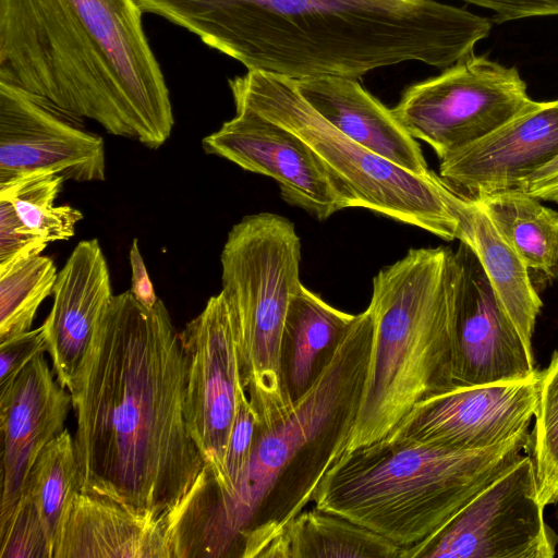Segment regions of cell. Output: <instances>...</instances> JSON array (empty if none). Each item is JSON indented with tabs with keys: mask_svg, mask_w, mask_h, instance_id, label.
<instances>
[{
	"mask_svg": "<svg viewBox=\"0 0 558 558\" xmlns=\"http://www.w3.org/2000/svg\"><path fill=\"white\" fill-rule=\"evenodd\" d=\"M81 492L165 515L206 461L187 428L186 362L159 299L113 295L70 391Z\"/></svg>",
	"mask_w": 558,
	"mask_h": 558,
	"instance_id": "6da1fadb",
	"label": "cell"
},
{
	"mask_svg": "<svg viewBox=\"0 0 558 558\" xmlns=\"http://www.w3.org/2000/svg\"><path fill=\"white\" fill-rule=\"evenodd\" d=\"M135 1L248 71L292 80H356L404 61L445 70L492 29L488 19L435 0Z\"/></svg>",
	"mask_w": 558,
	"mask_h": 558,
	"instance_id": "7a4b0ae2",
	"label": "cell"
},
{
	"mask_svg": "<svg viewBox=\"0 0 558 558\" xmlns=\"http://www.w3.org/2000/svg\"><path fill=\"white\" fill-rule=\"evenodd\" d=\"M135 0H0V83L151 149L169 90Z\"/></svg>",
	"mask_w": 558,
	"mask_h": 558,
	"instance_id": "3957f363",
	"label": "cell"
},
{
	"mask_svg": "<svg viewBox=\"0 0 558 558\" xmlns=\"http://www.w3.org/2000/svg\"><path fill=\"white\" fill-rule=\"evenodd\" d=\"M374 340L368 307L355 318L331 359L290 411L257 423L242 478L226 501L217 493L222 557L258 558L264 546L302 512L345 452L361 405Z\"/></svg>",
	"mask_w": 558,
	"mask_h": 558,
	"instance_id": "277c9868",
	"label": "cell"
},
{
	"mask_svg": "<svg viewBox=\"0 0 558 558\" xmlns=\"http://www.w3.org/2000/svg\"><path fill=\"white\" fill-rule=\"evenodd\" d=\"M532 445L527 429L478 450L384 437L344 452L319 483L314 507L407 548L436 533Z\"/></svg>",
	"mask_w": 558,
	"mask_h": 558,
	"instance_id": "5b68a950",
	"label": "cell"
},
{
	"mask_svg": "<svg viewBox=\"0 0 558 558\" xmlns=\"http://www.w3.org/2000/svg\"><path fill=\"white\" fill-rule=\"evenodd\" d=\"M454 264L448 247L411 248L373 279L374 340L345 452L386 437L418 402L453 388Z\"/></svg>",
	"mask_w": 558,
	"mask_h": 558,
	"instance_id": "8992f818",
	"label": "cell"
},
{
	"mask_svg": "<svg viewBox=\"0 0 558 558\" xmlns=\"http://www.w3.org/2000/svg\"><path fill=\"white\" fill-rule=\"evenodd\" d=\"M235 107L248 108L299 137L351 203L418 227L446 241L458 239L451 187L434 171L417 175L351 140L308 105L284 76L247 71L229 80Z\"/></svg>",
	"mask_w": 558,
	"mask_h": 558,
	"instance_id": "52a82bcc",
	"label": "cell"
},
{
	"mask_svg": "<svg viewBox=\"0 0 558 558\" xmlns=\"http://www.w3.org/2000/svg\"><path fill=\"white\" fill-rule=\"evenodd\" d=\"M223 293L234 318L242 384L258 423L293 404L280 377V342L292 295L300 289L301 240L294 225L271 213L247 215L228 233L221 256Z\"/></svg>",
	"mask_w": 558,
	"mask_h": 558,
	"instance_id": "ba28073f",
	"label": "cell"
},
{
	"mask_svg": "<svg viewBox=\"0 0 558 558\" xmlns=\"http://www.w3.org/2000/svg\"><path fill=\"white\" fill-rule=\"evenodd\" d=\"M515 66L474 52L439 75L410 86L392 113L439 160L535 108Z\"/></svg>",
	"mask_w": 558,
	"mask_h": 558,
	"instance_id": "9c48e42d",
	"label": "cell"
},
{
	"mask_svg": "<svg viewBox=\"0 0 558 558\" xmlns=\"http://www.w3.org/2000/svg\"><path fill=\"white\" fill-rule=\"evenodd\" d=\"M534 459L523 454L444 526L399 558H551L557 537L544 520Z\"/></svg>",
	"mask_w": 558,
	"mask_h": 558,
	"instance_id": "30bf717a",
	"label": "cell"
},
{
	"mask_svg": "<svg viewBox=\"0 0 558 558\" xmlns=\"http://www.w3.org/2000/svg\"><path fill=\"white\" fill-rule=\"evenodd\" d=\"M179 337L186 362L187 428L218 481L240 399L246 392L235 323L221 291L207 301Z\"/></svg>",
	"mask_w": 558,
	"mask_h": 558,
	"instance_id": "8fae6325",
	"label": "cell"
},
{
	"mask_svg": "<svg viewBox=\"0 0 558 558\" xmlns=\"http://www.w3.org/2000/svg\"><path fill=\"white\" fill-rule=\"evenodd\" d=\"M453 264V386L518 381L537 375L532 347L522 338L466 243L460 241Z\"/></svg>",
	"mask_w": 558,
	"mask_h": 558,
	"instance_id": "7c38bea8",
	"label": "cell"
},
{
	"mask_svg": "<svg viewBox=\"0 0 558 558\" xmlns=\"http://www.w3.org/2000/svg\"><path fill=\"white\" fill-rule=\"evenodd\" d=\"M541 372L518 381L453 387L415 404L386 436L478 450L527 429L535 415Z\"/></svg>",
	"mask_w": 558,
	"mask_h": 558,
	"instance_id": "4fadbf2b",
	"label": "cell"
},
{
	"mask_svg": "<svg viewBox=\"0 0 558 558\" xmlns=\"http://www.w3.org/2000/svg\"><path fill=\"white\" fill-rule=\"evenodd\" d=\"M202 140L208 155L274 179L281 197L318 220L351 207V203L312 150L294 134L245 108Z\"/></svg>",
	"mask_w": 558,
	"mask_h": 558,
	"instance_id": "5bb4252c",
	"label": "cell"
},
{
	"mask_svg": "<svg viewBox=\"0 0 558 558\" xmlns=\"http://www.w3.org/2000/svg\"><path fill=\"white\" fill-rule=\"evenodd\" d=\"M82 120L0 83V181L40 170L104 181L105 142Z\"/></svg>",
	"mask_w": 558,
	"mask_h": 558,
	"instance_id": "9a60e30c",
	"label": "cell"
},
{
	"mask_svg": "<svg viewBox=\"0 0 558 558\" xmlns=\"http://www.w3.org/2000/svg\"><path fill=\"white\" fill-rule=\"evenodd\" d=\"M558 156V99L537 106L440 160L439 177L468 198L518 187Z\"/></svg>",
	"mask_w": 558,
	"mask_h": 558,
	"instance_id": "2e32d148",
	"label": "cell"
},
{
	"mask_svg": "<svg viewBox=\"0 0 558 558\" xmlns=\"http://www.w3.org/2000/svg\"><path fill=\"white\" fill-rule=\"evenodd\" d=\"M71 393L39 355L0 393L3 436L0 530L12 519L24 497L31 470L41 450L64 430Z\"/></svg>",
	"mask_w": 558,
	"mask_h": 558,
	"instance_id": "e0dca14e",
	"label": "cell"
},
{
	"mask_svg": "<svg viewBox=\"0 0 558 558\" xmlns=\"http://www.w3.org/2000/svg\"><path fill=\"white\" fill-rule=\"evenodd\" d=\"M53 304L44 322L57 381L73 389L113 296L97 239L81 241L58 272Z\"/></svg>",
	"mask_w": 558,
	"mask_h": 558,
	"instance_id": "ac0fdd59",
	"label": "cell"
},
{
	"mask_svg": "<svg viewBox=\"0 0 558 558\" xmlns=\"http://www.w3.org/2000/svg\"><path fill=\"white\" fill-rule=\"evenodd\" d=\"M175 558L171 515H155L80 492L52 558Z\"/></svg>",
	"mask_w": 558,
	"mask_h": 558,
	"instance_id": "d6986e66",
	"label": "cell"
},
{
	"mask_svg": "<svg viewBox=\"0 0 558 558\" xmlns=\"http://www.w3.org/2000/svg\"><path fill=\"white\" fill-rule=\"evenodd\" d=\"M299 94L354 142L417 175L432 173L417 141L355 80L324 75L293 80Z\"/></svg>",
	"mask_w": 558,
	"mask_h": 558,
	"instance_id": "ffe728a7",
	"label": "cell"
},
{
	"mask_svg": "<svg viewBox=\"0 0 558 558\" xmlns=\"http://www.w3.org/2000/svg\"><path fill=\"white\" fill-rule=\"evenodd\" d=\"M458 219V239L477 256L489 282L524 341L532 347L535 322L543 306L529 268L498 233L475 199L454 192L448 196Z\"/></svg>",
	"mask_w": 558,
	"mask_h": 558,
	"instance_id": "44dd1931",
	"label": "cell"
},
{
	"mask_svg": "<svg viewBox=\"0 0 558 558\" xmlns=\"http://www.w3.org/2000/svg\"><path fill=\"white\" fill-rule=\"evenodd\" d=\"M354 318L303 284L292 295L280 342L281 385L291 404L313 386Z\"/></svg>",
	"mask_w": 558,
	"mask_h": 558,
	"instance_id": "7402d4cb",
	"label": "cell"
},
{
	"mask_svg": "<svg viewBox=\"0 0 558 558\" xmlns=\"http://www.w3.org/2000/svg\"><path fill=\"white\" fill-rule=\"evenodd\" d=\"M401 549L364 526L314 507L283 525L258 558H399Z\"/></svg>",
	"mask_w": 558,
	"mask_h": 558,
	"instance_id": "603a6c76",
	"label": "cell"
},
{
	"mask_svg": "<svg viewBox=\"0 0 558 558\" xmlns=\"http://www.w3.org/2000/svg\"><path fill=\"white\" fill-rule=\"evenodd\" d=\"M498 233L529 269L545 280L558 278V211L520 189L475 199Z\"/></svg>",
	"mask_w": 558,
	"mask_h": 558,
	"instance_id": "cb8c5ba5",
	"label": "cell"
},
{
	"mask_svg": "<svg viewBox=\"0 0 558 558\" xmlns=\"http://www.w3.org/2000/svg\"><path fill=\"white\" fill-rule=\"evenodd\" d=\"M80 492L74 437L64 428L37 457L25 488L38 511L52 556L54 543Z\"/></svg>",
	"mask_w": 558,
	"mask_h": 558,
	"instance_id": "d4e9b609",
	"label": "cell"
},
{
	"mask_svg": "<svg viewBox=\"0 0 558 558\" xmlns=\"http://www.w3.org/2000/svg\"><path fill=\"white\" fill-rule=\"evenodd\" d=\"M64 179L50 171H32L0 181V198L12 203L21 221L47 243L66 241L83 219L81 210L54 204Z\"/></svg>",
	"mask_w": 558,
	"mask_h": 558,
	"instance_id": "484cf974",
	"label": "cell"
},
{
	"mask_svg": "<svg viewBox=\"0 0 558 558\" xmlns=\"http://www.w3.org/2000/svg\"><path fill=\"white\" fill-rule=\"evenodd\" d=\"M57 276L53 259L41 254L0 269V342L31 330Z\"/></svg>",
	"mask_w": 558,
	"mask_h": 558,
	"instance_id": "4316f807",
	"label": "cell"
},
{
	"mask_svg": "<svg viewBox=\"0 0 558 558\" xmlns=\"http://www.w3.org/2000/svg\"><path fill=\"white\" fill-rule=\"evenodd\" d=\"M533 459L544 506L558 501V350L541 372Z\"/></svg>",
	"mask_w": 558,
	"mask_h": 558,
	"instance_id": "83f0119b",
	"label": "cell"
},
{
	"mask_svg": "<svg viewBox=\"0 0 558 558\" xmlns=\"http://www.w3.org/2000/svg\"><path fill=\"white\" fill-rule=\"evenodd\" d=\"M257 423V414L244 392L231 428L221 476L218 481L215 480L219 501L231 498L242 478L253 448Z\"/></svg>",
	"mask_w": 558,
	"mask_h": 558,
	"instance_id": "f1b7e54d",
	"label": "cell"
},
{
	"mask_svg": "<svg viewBox=\"0 0 558 558\" xmlns=\"http://www.w3.org/2000/svg\"><path fill=\"white\" fill-rule=\"evenodd\" d=\"M0 558H52L38 511L27 494L10 522L0 530Z\"/></svg>",
	"mask_w": 558,
	"mask_h": 558,
	"instance_id": "f546056e",
	"label": "cell"
},
{
	"mask_svg": "<svg viewBox=\"0 0 558 558\" xmlns=\"http://www.w3.org/2000/svg\"><path fill=\"white\" fill-rule=\"evenodd\" d=\"M47 245L21 221L12 203L0 198V269L41 254Z\"/></svg>",
	"mask_w": 558,
	"mask_h": 558,
	"instance_id": "4dcf8cb0",
	"label": "cell"
},
{
	"mask_svg": "<svg viewBox=\"0 0 558 558\" xmlns=\"http://www.w3.org/2000/svg\"><path fill=\"white\" fill-rule=\"evenodd\" d=\"M47 351L44 325L0 342V393L5 392L21 372Z\"/></svg>",
	"mask_w": 558,
	"mask_h": 558,
	"instance_id": "1f68e13d",
	"label": "cell"
},
{
	"mask_svg": "<svg viewBox=\"0 0 558 558\" xmlns=\"http://www.w3.org/2000/svg\"><path fill=\"white\" fill-rule=\"evenodd\" d=\"M493 11V22L558 15V0H462Z\"/></svg>",
	"mask_w": 558,
	"mask_h": 558,
	"instance_id": "d6a6232c",
	"label": "cell"
},
{
	"mask_svg": "<svg viewBox=\"0 0 558 558\" xmlns=\"http://www.w3.org/2000/svg\"><path fill=\"white\" fill-rule=\"evenodd\" d=\"M129 259L132 270L130 291L141 304L153 307L159 298L154 290L153 282L141 254L137 239H134L132 242Z\"/></svg>",
	"mask_w": 558,
	"mask_h": 558,
	"instance_id": "836d02e7",
	"label": "cell"
},
{
	"mask_svg": "<svg viewBox=\"0 0 558 558\" xmlns=\"http://www.w3.org/2000/svg\"><path fill=\"white\" fill-rule=\"evenodd\" d=\"M558 185V156L542 169L534 172L531 177L521 182L517 189H520L530 195Z\"/></svg>",
	"mask_w": 558,
	"mask_h": 558,
	"instance_id": "e575fe53",
	"label": "cell"
},
{
	"mask_svg": "<svg viewBox=\"0 0 558 558\" xmlns=\"http://www.w3.org/2000/svg\"><path fill=\"white\" fill-rule=\"evenodd\" d=\"M533 196L538 199L551 201V202L558 203V185L547 189V190H544V191H541Z\"/></svg>",
	"mask_w": 558,
	"mask_h": 558,
	"instance_id": "d590c367",
	"label": "cell"
}]
</instances>
